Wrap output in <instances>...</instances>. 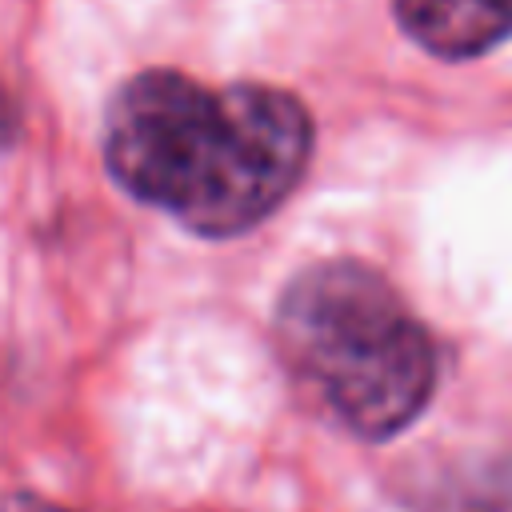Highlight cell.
I'll list each match as a JSON object with an SVG mask.
<instances>
[{
  "label": "cell",
  "instance_id": "cell-4",
  "mask_svg": "<svg viewBox=\"0 0 512 512\" xmlns=\"http://www.w3.org/2000/svg\"><path fill=\"white\" fill-rule=\"evenodd\" d=\"M12 132H16V104H12L8 88L0 84V148H8Z\"/></svg>",
  "mask_w": 512,
  "mask_h": 512
},
{
  "label": "cell",
  "instance_id": "cell-1",
  "mask_svg": "<svg viewBox=\"0 0 512 512\" xmlns=\"http://www.w3.org/2000/svg\"><path fill=\"white\" fill-rule=\"evenodd\" d=\"M312 120L268 84L204 88L180 72H140L104 112V160L120 188L200 236L260 224L304 176Z\"/></svg>",
  "mask_w": 512,
  "mask_h": 512
},
{
  "label": "cell",
  "instance_id": "cell-2",
  "mask_svg": "<svg viewBox=\"0 0 512 512\" xmlns=\"http://www.w3.org/2000/svg\"><path fill=\"white\" fill-rule=\"evenodd\" d=\"M288 368L356 436L412 424L436 388V348L396 288L368 264L328 260L300 272L276 312Z\"/></svg>",
  "mask_w": 512,
  "mask_h": 512
},
{
  "label": "cell",
  "instance_id": "cell-3",
  "mask_svg": "<svg viewBox=\"0 0 512 512\" xmlns=\"http://www.w3.org/2000/svg\"><path fill=\"white\" fill-rule=\"evenodd\" d=\"M404 32L448 60L480 56L512 36V0H396Z\"/></svg>",
  "mask_w": 512,
  "mask_h": 512
},
{
  "label": "cell",
  "instance_id": "cell-5",
  "mask_svg": "<svg viewBox=\"0 0 512 512\" xmlns=\"http://www.w3.org/2000/svg\"><path fill=\"white\" fill-rule=\"evenodd\" d=\"M0 512H68V508H56V504H48L40 496H12Z\"/></svg>",
  "mask_w": 512,
  "mask_h": 512
}]
</instances>
